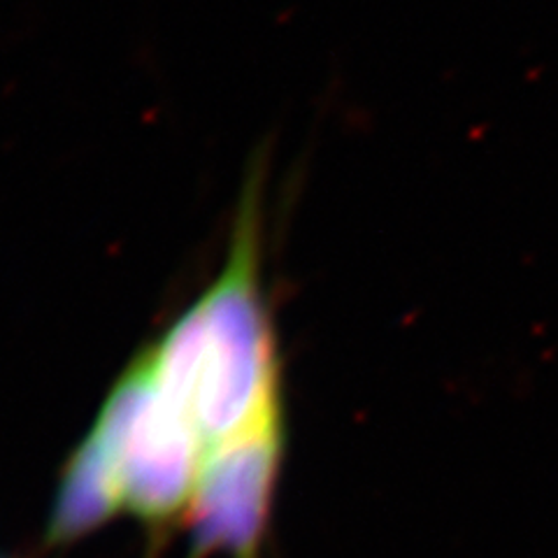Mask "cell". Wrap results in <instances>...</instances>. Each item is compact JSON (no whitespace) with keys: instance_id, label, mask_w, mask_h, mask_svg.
Wrapping results in <instances>:
<instances>
[{"instance_id":"6da1fadb","label":"cell","mask_w":558,"mask_h":558,"mask_svg":"<svg viewBox=\"0 0 558 558\" xmlns=\"http://www.w3.org/2000/svg\"><path fill=\"white\" fill-rule=\"evenodd\" d=\"M284 451V424L219 447L203 463L186 512L191 558H258Z\"/></svg>"}]
</instances>
